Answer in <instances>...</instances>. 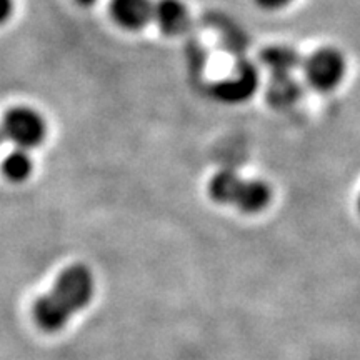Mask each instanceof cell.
<instances>
[{
    "label": "cell",
    "instance_id": "cell-1",
    "mask_svg": "<svg viewBox=\"0 0 360 360\" xmlns=\"http://www.w3.org/2000/svg\"><path fill=\"white\" fill-rule=\"evenodd\" d=\"M304 74L310 87L319 92H330L344 82L347 62L339 49L322 47L305 58Z\"/></svg>",
    "mask_w": 360,
    "mask_h": 360
},
{
    "label": "cell",
    "instance_id": "cell-2",
    "mask_svg": "<svg viewBox=\"0 0 360 360\" xmlns=\"http://www.w3.org/2000/svg\"><path fill=\"white\" fill-rule=\"evenodd\" d=\"M4 137L15 143L19 148H32L40 146L47 137V124L37 110L30 107H13L4 115Z\"/></svg>",
    "mask_w": 360,
    "mask_h": 360
},
{
    "label": "cell",
    "instance_id": "cell-3",
    "mask_svg": "<svg viewBox=\"0 0 360 360\" xmlns=\"http://www.w3.org/2000/svg\"><path fill=\"white\" fill-rule=\"evenodd\" d=\"M72 314L85 309L94 295V277L85 265H70L57 277L51 290Z\"/></svg>",
    "mask_w": 360,
    "mask_h": 360
},
{
    "label": "cell",
    "instance_id": "cell-4",
    "mask_svg": "<svg viewBox=\"0 0 360 360\" xmlns=\"http://www.w3.org/2000/svg\"><path fill=\"white\" fill-rule=\"evenodd\" d=\"M259 87V72L250 64L238 65L231 77L215 84L212 92L219 101L227 103L245 102Z\"/></svg>",
    "mask_w": 360,
    "mask_h": 360
},
{
    "label": "cell",
    "instance_id": "cell-5",
    "mask_svg": "<svg viewBox=\"0 0 360 360\" xmlns=\"http://www.w3.org/2000/svg\"><path fill=\"white\" fill-rule=\"evenodd\" d=\"M152 0H110V17L119 27L130 32H137L154 20Z\"/></svg>",
    "mask_w": 360,
    "mask_h": 360
},
{
    "label": "cell",
    "instance_id": "cell-6",
    "mask_svg": "<svg viewBox=\"0 0 360 360\" xmlns=\"http://www.w3.org/2000/svg\"><path fill=\"white\" fill-rule=\"evenodd\" d=\"M154 20L160 32L169 37H177L186 34L191 27V13L182 0H157Z\"/></svg>",
    "mask_w": 360,
    "mask_h": 360
},
{
    "label": "cell",
    "instance_id": "cell-7",
    "mask_svg": "<svg viewBox=\"0 0 360 360\" xmlns=\"http://www.w3.org/2000/svg\"><path fill=\"white\" fill-rule=\"evenodd\" d=\"M34 319L40 328L47 332H57L72 317V312L57 299L52 292L40 295L34 304Z\"/></svg>",
    "mask_w": 360,
    "mask_h": 360
},
{
    "label": "cell",
    "instance_id": "cell-8",
    "mask_svg": "<svg viewBox=\"0 0 360 360\" xmlns=\"http://www.w3.org/2000/svg\"><path fill=\"white\" fill-rule=\"evenodd\" d=\"M272 188L262 180H244L237 193L236 204L242 212L257 214L270 204Z\"/></svg>",
    "mask_w": 360,
    "mask_h": 360
},
{
    "label": "cell",
    "instance_id": "cell-9",
    "mask_svg": "<svg viewBox=\"0 0 360 360\" xmlns=\"http://www.w3.org/2000/svg\"><path fill=\"white\" fill-rule=\"evenodd\" d=\"M260 60L272 72V75H290L302 62L294 49L283 47V45L264 49L260 53Z\"/></svg>",
    "mask_w": 360,
    "mask_h": 360
},
{
    "label": "cell",
    "instance_id": "cell-10",
    "mask_svg": "<svg viewBox=\"0 0 360 360\" xmlns=\"http://www.w3.org/2000/svg\"><path fill=\"white\" fill-rule=\"evenodd\" d=\"M242 182L244 180L232 170H220L209 182L210 197L219 204H236Z\"/></svg>",
    "mask_w": 360,
    "mask_h": 360
},
{
    "label": "cell",
    "instance_id": "cell-11",
    "mask_svg": "<svg viewBox=\"0 0 360 360\" xmlns=\"http://www.w3.org/2000/svg\"><path fill=\"white\" fill-rule=\"evenodd\" d=\"M300 94V85L290 75H274L267 90V98L277 109H285L297 102Z\"/></svg>",
    "mask_w": 360,
    "mask_h": 360
},
{
    "label": "cell",
    "instance_id": "cell-12",
    "mask_svg": "<svg viewBox=\"0 0 360 360\" xmlns=\"http://www.w3.org/2000/svg\"><path fill=\"white\" fill-rule=\"evenodd\" d=\"M32 169V157L27 154L25 148H17L11 152L2 162V172L12 182H24L30 177Z\"/></svg>",
    "mask_w": 360,
    "mask_h": 360
},
{
    "label": "cell",
    "instance_id": "cell-13",
    "mask_svg": "<svg viewBox=\"0 0 360 360\" xmlns=\"http://www.w3.org/2000/svg\"><path fill=\"white\" fill-rule=\"evenodd\" d=\"M294 0H255V4L264 11H282V8L289 7Z\"/></svg>",
    "mask_w": 360,
    "mask_h": 360
},
{
    "label": "cell",
    "instance_id": "cell-14",
    "mask_svg": "<svg viewBox=\"0 0 360 360\" xmlns=\"http://www.w3.org/2000/svg\"><path fill=\"white\" fill-rule=\"evenodd\" d=\"M13 8H15L13 0H0V25L6 24V22L11 19Z\"/></svg>",
    "mask_w": 360,
    "mask_h": 360
},
{
    "label": "cell",
    "instance_id": "cell-15",
    "mask_svg": "<svg viewBox=\"0 0 360 360\" xmlns=\"http://www.w3.org/2000/svg\"><path fill=\"white\" fill-rule=\"evenodd\" d=\"M75 2H77L80 7H92L96 6L97 0H75Z\"/></svg>",
    "mask_w": 360,
    "mask_h": 360
},
{
    "label": "cell",
    "instance_id": "cell-16",
    "mask_svg": "<svg viewBox=\"0 0 360 360\" xmlns=\"http://www.w3.org/2000/svg\"><path fill=\"white\" fill-rule=\"evenodd\" d=\"M4 139H6V137H4V132H2V129H0V143L4 142Z\"/></svg>",
    "mask_w": 360,
    "mask_h": 360
},
{
    "label": "cell",
    "instance_id": "cell-17",
    "mask_svg": "<svg viewBox=\"0 0 360 360\" xmlns=\"http://www.w3.org/2000/svg\"><path fill=\"white\" fill-rule=\"evenodd\" d=\"M357 204H359V212H360V195H359V202H357Z\"/></svg>",
    "mask_w": 360,
    "mask_h": 360
}]
</instances>
